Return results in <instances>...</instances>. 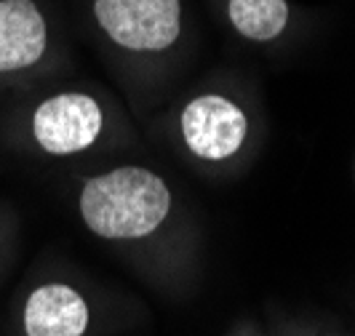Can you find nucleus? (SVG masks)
<instances>
[{"instance_id": "obj_1", "label": "nucleus", "mask_w": 355, "mask_h": 336, "mask_svg": "<svg viewBox=\"0 0 355 336\" xmlns=\"http://www.w3.org/2000/svg\"><path fill=\"white\" fill-rule=\"evenodd\" d=\"M171 209L166 182L139 166H123L86 182L80 216L89 230L107 240L144 238L158 230Z\"/></svg>"}, {"instance_id": "obj_2", "label": "nucleus", "mask_w": 355, "mask_h": 336, "mask_svg": "<svg viewBox=\"0 0 355 336\" xmlns=\"http://www.w3.org/2000/svg\"><path fill=\"white\" fill-rule=\"evenodd\" d=\"M94 17L107 37L128 51H163L179 37V0H94Z\"/></svg>"}, {"instance_id": "obj_3", "label": "nucleus", "mask_w": 355, "mask_h": 336, "mask_svg": "<svg viewBox=\"0 0 355 336\" xmlns=\"http://www.w3.org/2000/svg\"><path fill=\"white\" fill-rule=\"evenodd\" d=\"M105 123L89 94H56L33 115V136L49 155H72L96 142Z\"/></svg>"}, {"instance_id": "obj_4", "label": "nucleus", "mask_w": 355, "mask_h": 336, "mask_svg": "<svg viewBox=\"0 0 355 336\" xmlns=\"http://www.w3.org/2000/svg\"><path fill=\"white\" fill-rule=\"evenodd\" d=\"M246 115L230 99L206 94L182 112V134L187 147L203 160H225L241 150L246 139Z\"/></svg>"}, {"instance_id": "obj_5", "label": "nucleus", "mask_w": 355, "mask_h": 336, "mask_svg": "<svg viewBox=\"0 0 355 336\" xmlns=\"http://www.w3.org/2000/svg\"><path fill=\"white\" fill-rule=\"evenodd\" d=\"M49 46V27L33 0H0V72L33 67Z\"/></svg>"}, {"instance_id": "obj_6", "label": "nucleus", "mask_w": 355, "mask_h": 336, "mask_svg": "<svg viewBox=\"0 0 355 336\" xmlns=\"http://www.w3.org/2000/svg\"><path fill=\"white\" fill-rule=\"evenodd\" d=\"M89 326V307L83 297L64 283L35 288L24 307L27 336H83Z\"/></svg>"}, {"instance_id": "obj_7", "label": "nucleus", "mask_w": 355, "mask_h": 336, "mask_svg": "<svg viewBox=\"0 0 355 336\" xmlns=\"http://www.w3.org/2000/svg\"><path fill=\"white\" fill-rule=\"evenodd\" d=\"M232 27L249 40H272L288 24L286 0H230L227 3Z\"/></svg>"}]
</instances>
